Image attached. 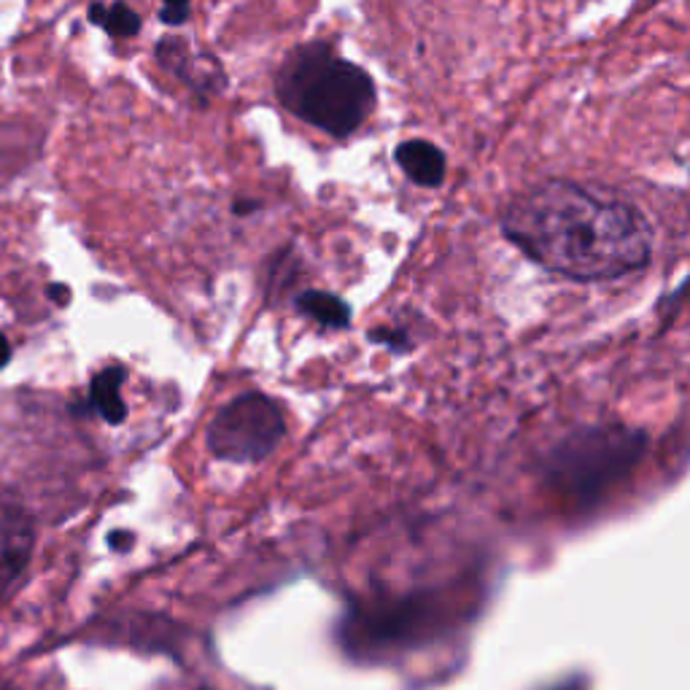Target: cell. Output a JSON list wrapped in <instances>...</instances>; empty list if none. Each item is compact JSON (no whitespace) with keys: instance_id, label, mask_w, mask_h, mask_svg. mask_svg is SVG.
<instances>
[{"instance_id":"6da1fadb","label":"cell","mask_w":690,"mask_h":690,"mask_svg":"<svg viewBox=\"0 0 690 690\" xmlns=\"http://www.w3.org/2000/svg\"><path fill=\"white\" fill-rule=\"evenodd\" d=\"M502 232L540 267L582 283L631 275L653 254V227L637 206L564 178L521 192L502 216Z\"/></svg>"},{"instance_id":"7a4b0ae2","label":"cell","mask_w":690,"mask_h":690,"mask_svg":"<svg viewBox=\"0 0 690 690\" xmlns=\"http://www.w3.org/2000/svg\"><path fill=\"white\" fill-rule=\"evenodd\" d=\"M275 95L305 124L332 138H348L375 106V81L364 68L338 57L332 43L311 41L278 68Z\"/></svg>"},{"instance_id":"3957f363","label":"cell","mask_w":690,"mask_h":690,"mask_svg":"<svg viewBox=\"0 0 690 690\" xmlns=\"http://www.w3.org/2000/svg\"><path fill=\"white\" fill-rule=\"evenodd\" d=\"M645 451L647 435L639 429L582 426L553 446L545 459V480L580 504H593L639 466Z\"/></svg>"},{"instance_id":"277c9868","label":"cell","mask_w":690,"mask_h":690,"mask_svg":"<svg viewBox=\"0 0 690 690\" xmlns=\"http://www.w3.org/2000/svg\"><path fill=\"white\" fill-rule=\"evenodd\" d=\"M286 437L281 405L259 391H248L222 405L206 429L211 456L230 464L264 461Z\"/></svg>"},{"instance_id":"5b68a950","label":"cell","mask_w":690,"mask_h":690,"mask_svg":"<svg viewBox=\"0 0 690 690\" xmlns=\"http://www.w3.org/2000/svg\"><path fill=\"white\" fill-rule=\"evenodd\" d=\"M437 618L435 607L424 599L361 607L348 615L343 639L350 653H386L399 645H413Z\"/></svg>"},{"instance_id":"8992f818","label":"cell","mask_w":690,"mask_h":690,"mask_svg":"<svg viewBox=\"0 0 690 690\" xmlns=\"http://www.w3.org/2000/svg\"><path fill=\"white\" fill-rule=\"evenodd\" d=\"M35 548V523L14 496H0V604L24 577Z\"/></svg>"},{"instance_id":"52a82bcc","label":"cell","mask_w":690,"mask_h":690,"mask_svg":"<svg viewBox=\"0 0 690 690\" xmlns=\"http://www.w3.org/2000/svg\"><path fill=\"white\" fill-rule=\"evenodd\" d=\"M154 54L165 71H170L195 92L214 95L227 87V73L222 62L211 54H192L184 38H170V35L162 38Z\"/></svg>"},{"instance_id":"ba28073f","label":"cell","mask_w":690,"mask_h":690,"mask_svg":"<svg viewBox=\"0 0 690 690\" xmlns=\"http://www.w3.org/2000/svg\"><path fill=\"white\" fill-rule=\"evenodd\" d=\"M397 165L402 168V173L424 189H437L446 181L448 173V159L440 151V146L424 140V138H413V140H402L397 146Z\"/></svg>"},{"instance_id":"9c48e42d","label":"cell","mask_w":690,"mask_h":690,"mask_svg":"<svg viewBox=\"0 0 690 690\" xmlns=\"http://www.w3.org/2000/svg\"><path fill=\"white\" fill-rule=\"evenodd\" d=\"M121 383H124V367H106L90 383L87 405L92 413H98L111 426H119L127 418V405L121 399Z\"/></svg>"},{"instance_id":"30bf717a","label":"cell","mask_w":690,"mask_h":690,"mask_svg":"<svg viewBox=\"0 0 690 690\" xmlns=\"http://www.w3.org/2000/svg\"><path fill=\"white\" fill-rule=\"evenodd\" d=\"M297 308L305 316H311L313 321H319L321 327H327V330H343V327H348V321H350L348 305H345L340 297H335L330 292H316V289L302 292L297 297Z\"/></svg>"},{"instance_id":"8fae6325","label":"cell","mask_w":690,"mask_h":690,"mask_svg":"<svg viewBox=\"0 0 690 690\" xmlns=\"http://www.w3.org/2000/svg\"><path fill=\"white\" fill-rule=\"evenodd\" d=\"M101 27L114 38H132L140 33V14L132 11L127 3L106 5V14L101 19Z\"/></svg>"},{"instance_id":"7c38bea8","label":"cell","mask_w":690,"mask_h":690,"mask_svg":"<svg viewBox=\"0 0 690 690\" xmlns=\"http://www.w3.org/2000/svg\"><path fill=\"white\" fill-rule=\"evenodd\" d=\"M46 294H49V300L57 302L60 308H65V305L71 302V289H68L65 283H52V286L46 289Z\"/></svg>"},{"instance_id":"4fadbf2b","label":"cell","mask_w":690,"mask_h":690,"mask_svg":"<svg viewBox=\"0 0 690 690\" xmlns=\"http://www.w3.org/2000/svg\"><path fill=\"white\" fill-rule=\"evenodd\" d=\"M132 545V534L129 532H111L109 534V548L111 551H127Z\"/></svg>"},{"instance_id":"5bb4252c","label":"cell","mask_w":690,"mask_h":690,"mask_svg":"<svg viewBox=\"0 0 690 690\" xmlns=\"http://www.w3.org/2000/svg\"><path fill=\"white\" fill-rule=\"evenodd\" d=\"M254 211H259V203H256V200H235V203H232V214H235V216H248V214H254Z\"/></svg>"},{"instance_id":"9a60e30c","label":"cell","mask_w":690,"mask_h":690,"mask_svg":"<svg viewBox=\"0 0 690 690\" xmlns=\"http://www.w3.org/2000/svg\"><path fill=\"white\" fill-rule=\"evenodd\" d=\"M8 361H11V343H8V338L0 332V372L8 367Z\"/></svg>"},{"instance_id":"2e32d148","label":"cell","mask_w":690,"mask_h":690,"mask_svg":"<svg viewBox=\"0 0 690 690\" xmlns=\"http://www.w3.org/2000/svg\"><path fill=\"white\" fill-rule=\"evenodd\" d=\"M553 690H585V685L580 683V680H572V683H567V685H559V688Z\"/></svg>"}]
</instances>
